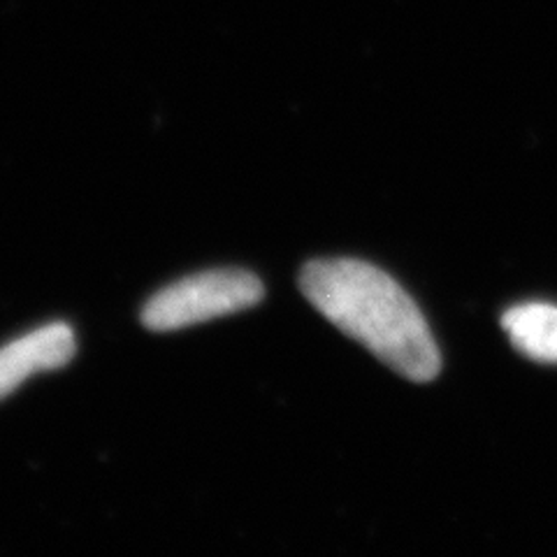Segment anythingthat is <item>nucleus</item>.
Returning a JSON list of instances; mask_svg holds the SVG:
<instances>
[{
	"instance_id": "obj_1",
	"label": "nucleus",
	"mask_w": 557,
	"mask_h": 557,
	"mask_svg": "<svg viewBox=\"0 0 557 557\" xmlns=\"http://www.w3.org/2000/svg\"><path fill=\"white\" fill-rule=\"evenodd\" d=\"M300 288L330 323L393 372L418 383L440 374L442 356L421 309L386 272L354 258L311 260Z\"/></svg>"
},
{
	"instance_id": "obj_4",
	"label": "nucleus",
	"mask_w": 557,
	"mask_h": 557,
	"mask_svg": "<svg viewBox=\"0 0 557 557\" xmlns=\"http://www.w3.org/2000/svg\"><path fill=\"white\" fill-rule=\"evenodd\" d=\"M502 327L518 354L536 362H557V307L528 302L504 311Z\"/></svg>"
},
{
	"instance_id": "obj_2",
	"label": "nucleus",
	"mask_w": 557,
	"mask_h": 557,
	"mask_svg": "<svg viewBox=\"0 0 557 557\" xmlns=\"http://www.w3.org/2000/svg\"><path fill=\"white\" fill-rule=\"evenodd\" d=\"M263 284L247 270H209L159 290L143 309V325L151 333H172L256 307Z\"/></svg>"
},
{
	"instance_id": "obj_3",
	"label": "nucleus",
	"mask_w": 557,
	"mask_h": 557,
	"mask_svg": "<svg viewBox=\"0 0 557 557\" xmlns=\"http://www.w3.org/2000/svg\"><path fill=\"white\" fill-rule=\"evenodd\" d=\"M77 337L67 323H49L0 348V399L38 372L61 370L75 358Z\"/></svg>"
}]
</instances>
